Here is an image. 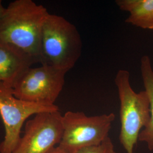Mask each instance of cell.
<instances>
[{
    "mask_svg": "<svg viewBox=\"0 0 153 153\" xmlns=\"http://www.w3.org/2000/svg\"><path fill=\"white\" fill-rule=\"evenodd\" d=\"M114 113L89 116L80 111H68L62 115L63 133L58 146L69 153L98 146L109 137Z\"/></svg>",
    "mask_w": 153,
    "mask_h": 153,
    "instance_id": "cell-4",
    "label": "cell"
},
{
    "mask_svg": "<svg viewBox=\"0 0 153 153\" xmlns=\"http://www.w3.org/2000/svg\"><path fill=\"white\" fill-rule=\"evenodd\" d=\"M5 10V7H4V6L2 5V1L0 0V16H1L2 14L3 13V12Z\"/></svg>",
    "mask_w": 153,
    "mask_h": 153,
    "instance_id": "cell-13",
    "label": "cell"
},
{
    "mask_svg": "<svg viewBox=\"0 0 153 153\" xmlns=\"http://www.w3.org/2000/svg\"><path fill=\"white\" fill-rule=\"evenodd\" d=\"M115 83L120 104V142L126 153H133L141 129L150 121L148 95L145 90L139 93L134 91L130 83V73L126 70L118 71Z\"/></svg>",
    "mask_w": 153,
    "mask_h": 153,
    "instance_id": "cell-3",
    "label": "cell"
},
{
    "mask_svg": "<svg viewBox=\"0 0 153 153\" xmlns=\"http://www.w3.org/2000/svg\"><path fill=\"white\" fill-rule=\"evenodd\" d=\"M59 111L56 104L30 102L16 98L12 88L0 83V115L5 127V137L0 153H12L21 139L22 126L33 115Z\"/></svg>",
    "mask_w": 153,
    "mask_h": 153,
    "instance_id": "cell-5",
    "label": "cell"
},
{
    "mask_svg": "<svg viewBox=\"0 0 153 153\" xmlns=\"http://www.w3.org/2000/svg\"><path fill=\"white\" fill-rule=\"evenodd\" d=\"M140 71L145 91L148 95L150 104V118L148 126L140 132L138 140L146 142L148 149L153 150V69L152 61L147 56H143L140 61Z\"/></svg>",
    "mask_w": 153,
    "mask_h": 153,
    "instance_id": "cell-10",
    "label": "cell"
},
{
    "mask_svg": "<svg viewBox=\"0 0 153 153\" xmlns=\"http://www.w3.org/2000/svg\"><path fill=\"white\" fill-rule=\"evenodd\" d=\"M49 13L33 0H16L5 7L0 16V40L11 44L40 63L42 28Z\"/></svg>",
    "mask_w": 153,
    "mask_h": 153,
    "instance_id": "cell-1",
    "label": "cell"
},
{
    "mask_svg": "<svg viewBox=\"0 0 153 153\" xmlns=\"http://www.w3.org/2000/svg\"><path fill=\"white\" fill-rule=\"evenodd\" d=\"M48 153H69L67 152H66L65 150H63L62 149L60 148L59 146H57L53 148L52 149H51L49 152Z\"/></svg>",
    "mask_w": 153,
    "mask_h": 153,
    "instance_id": "cell-12",
    "label": "cell"
},
{
    "mask_svg": "<svg viewBox=\"0 0 153 153\" xmlns=\"http://www.w3.org/2000/svg\"><path fill=\"white\" fill-rule=\"evenodd\" d=\"M120 9L128 11L126 23L145 30H153V0H117Z\"/></svg>",
    "mask_w": 153,
    "mask_h": 153,
    "instance_id": "cell-9",
    "label": "cell"
},
{
    "mask_svg": "<svg viewBox=\"0 0 153 153\" xmlns=\"http://www.w3.org/2000/svg\"><path fill=\"white\" fill-rule=\"evenodd\" d=\"M76 153H116L114 145L108 137L98 146L84 148Z\"/></svg>",
    "mask_w": 153,
    "mask_h": 153,
    "instance_id": "cell-11",
    "label": "cell"
},
{
    "mask_svg": "<svg viewBox=\"0 0 153 153\" xmlns=\"http://www.w3.org/2000/svg\"><path fill=\"white\" fill-rule=\"evenodd\" d=\"M34 63L27 54L11 44L0 40V83L14 87L25 71Z\"/></svg>",
    "mask_w": 153,
    "mask_h": 153,
    "instance_id": "cell-8",
    "label": "cell"
},
{
    "mask_svg": "<svg viewBox=\"0 0 153 153\" xmlns=\"http://www.w3.org/2000/svg\"><path fill=\"white\" fill-rule=\"evenodd\" d=\"M60 110L34 115L26 124L25 133L12 153H48L59 144L63 133Z\"/></svg>",
    "mask_w": 153,
    "mask_h": 153,
    "instance_id": "cell-7",
    "label": "cell"
},
{
    "mask_svg": "<svg viewBox=\"0 0 153 153\" xmlns=\"http://www.w3.org/2000/svg\"><path fill=\"white\" fill-rule=\"evenodd\" d=\"M82 42L76 27L63 16L49 14L40 39V64L69 71L82 54Z\"/></svg>",
    "mask_w": 153,
    "mask_h": 153,
    "instance_id": "cell-2",
    "label": "cell"
},
{
    "mask_svg": "<svg viewBox=\"0 0 153 153\" xmlns=\"http://www.w3.org/2000/svg\"><path fill=\"white\" fill-rule=\"evenodd\" d=\"M66 73L45 65L30 67L13 88L14 95L30 102L55 104L64 88Z\"/></svg>",
    "mask_w": 153,
    "mask_h": 153,
    "instance_id": "cell-6",
    "label": "cell"
}]
</instances>
